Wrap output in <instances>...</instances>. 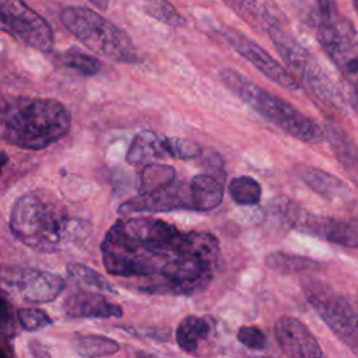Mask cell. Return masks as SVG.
I'll use <instances>...</instances> for the list:
<instances>
[{
  "mask_svg": "<svg viewBox=\"0 0 358 358\" xmlns=\"http://www.w3.org/2000/svg\"><path fill=\"white\" fill-rule=\"evenodd\" d=\"M108 274L133 280L144 294L189 296L204 291L221 266L218 239L204 231H182L154 217H124L101 243Z\"/></svg>",
  "mask_w": 358,
  "mask_h": 358,
  "instance_id": "6da1fadb",
  "label": "cell"
},
{
  "mask_svg": "<svg viewBox=\"0 0 358 358\" xmlns=\"http://www.w3.org/2000/svg\"><path fill=\"white\" fill-rule=\"evenodd\" d=\"M8 225L17 241L43 253L66 250L88 234V222L70 217L62 201L45 190L17 199Z\"/></svg>",
  "mask_w": 358,
  "mask_h": 358,
  "instance_id": "7a4b0ae2",
  "label": "cell"
},
{
  "mask_svg": "<svg viewBox=\"0 0 358 358\" xmlns=\"http://www.w3.org/2000/svg\"><path fill=\"white\" fill-rule=\"evenodd\" d=\"M71 126L67 108L52 98L0 99V140L27 150H42L63 138Z\"/></svg>",
  "mask_w": 358,
  "mask_h": 358,
  "instance_id": "3957f363",
  "label": "cell"
},
{
  "mask_svg": "<svg viewBox=\"0 0 358 358\" xmlns=\"http://www.w3.org/2000/svg\"><path fill=\"white\" fill-rule=\"evenodd\" d=\"M224 196V180L213 173H200L190 180L169 182L168 185L127 200L119 207L124 217L134 213L165 211H208L220 206Z\"/></svg>",
  "mask_w": 358,
  "mask_h": 358,
  "instance_id": "277c9868",
  "label": "cell"
},
{
  "mask_svg": "<svg viewBox=\"0 0 358 358\" xmlns=\"http://www.w3.org/2000/svg\"><path fill=\"white\" fill-rule=\"evenodd\" d=\"M220 77L232 94L294 138L308 144H317L324 138L323 129L315 120L282 98L267 92L241 73L232 69H222Z\"/></svg>",
  "mask_w": 358,
  "mask_h": 358,
  "instance_id": "5b68a950",
  "label": "cell"
},
{
  "mask_svg": "<svg viewBox=\"0 0 358 358\" xmlns=\"http://www.w3.org/2000/svg\"><path fill=\"white\" fill-rule=\"evenodd\" d=\"M63 25L88 49L117 63H138L140 55L131 38L117 25L85 6L62 10Z\"/></svg>",
  "mask_w": 358,
  "mask_h": 358,
  "instance_id": "8992f818",
  "label": "cell"
},
{
  "mask_svg": "<svg viewBox=\"0 0 358 358\" xmlns=\"http://www.w3.org/2000/svg\"><path fill=\"white\" fill-rule=\"evenodd\" d=\"M309 21L316 28L317 41L340 73L351 83L355 91L358 70V41L354 24L340 17L337 4L317 1L309 13Z\"/></svg>",
  "mask_w": 358,
  "mask_h": 358,
  "instance_id": "52a82bcc",
  "label": "cell"
},
{
  "mask_svg": "<svg viewBox=\"0 0 358 358\" xmlns=\"http://www.w3.org/2000/svg\"><path fill=\"white\" fill-rule=\"evenodd\" d=\"M275 49L281 55L285 64L291 69V76L301 80L302 85L322 103L333 109L344 112L345 98L338 87L330 80L327 73L322 69L317 60L310 55V52L303 48L287 29L275 28L267 34ZM299 83V87H301Z\"/></svg>",
  "mask_w": 358,
  "mask_h": 358,
  "instance_id": "ba28073f",
  "label": "cell"
},
{
  "mask_svg": "<svg viewBox=\"0 0 358 358\" xmlns=\"http://www.w3.org/2000/svg\"><path fill=\"white\" fill-rule=\"evenodd\" d=\"M301 284L310 306L317 312L330 330L347 344L352 352H357V312L350 301L317 278L306 277Z\"/></svg>",
  "mask_w": 358,
  "mask_h": 358,
  "instance_id": "9c48e42d",
  "label": "cell"
},
{
  "mask_svg": "<svg viewBox=\"0 0 358 358\" xmlns=\"http://www.w3.org/2000/svg\"><path fill=\"white\" fill-rule=\"evenodd\" d=\"M0 31L41 52L52 50L55 43L48 21L22 1L0 0Z\"/></svg>",
  "mask_w": 358,
  "mask_h": 358,
  "instance_id": "30bf717a",
  "label": "cell"
},
{
  "mask_svg": "<svg viewBox=\"0 0 358 358\" xmlns=\"http://www.w3.org/2000/svg\"><path fill=\"white\" fill-rule=\"evenodd\" d=\"M0 285L24 302L46 303L62 294L66 281L60 275L45 270L8 267L0 271Z\"/></svg>",
  "mask_w": 358,
  "mask_h": 358,
  "instance_id": "8fae6325",
  "label": "cell"
},
{
  "mask_svg": "<svg viewBox=\"0 0 358 358\" xmlns=\"http://www.w3.org/2000/svg\"><path fill=\"white\" fill-rule=\"evenodd\" d=\"M282 213L288 225L301 232L320 238L330 243H337L352 249L358 245L357 224L354 221L313 215L302 211L292 201L285 204Z\"/></svg>",
  "mask_w": 358,
  "mask_h": 358,
  "instance_id": "7c38bea8",
  "label": "cell"
},
{
  "mask_svg": "<svg viewBox=\"0 0 358 358\" xmlns=\"http://www.w3.org/2000/svg\"><path fill=\"white\" fill-rule=\"evenodd\" d=\"M224 36L243 59L253 64L270 81L285 90H299V84L291 73L253 39L235 29H224Z\"/></svg>",
  "mask_w": 358,
  "mask_h": 358,
  "instance_id": "4fadbf2b",
  "label": "cell"
},
{
  "mask_svg": "<svg viewBox=\"0 0 358 358\" xmlns=\"http://www.w3.org/2000/svg\"><path fill=\"white\" fill-rule=\"evenodd\" d=\"M274 336L288 358H324L316 337L296 317L281 316L277 319Z\"/></svg>",
  "mask_w": 358,
  "mask_h": 358,
  "instance_id": "5bb4252c",
  "label": "cell"
},
{
  "mask_svg": "<svg viewBox=\"0 0 358 358\" xmlns=\"http://www.w3.org/2000/svg\"><path fill=\"white\" fill-rule=\"evenodd\" d=\"M166 157L179 159V137H165L144 130L133 138L126 161L130 165H141Z\"/></svg>",
  "mask_w": 358,
  "mask_h": 358,
  "instance_id": "9a60e30c",
  "label": "cell"
},
{
  "mask_svg": "<svg viewBox=\"0 0 358 358\" xmlns=\"http://www.w3.org/2000/svg\"><path fill=\"white\" fill-rule=\"evenodd\" d=\"M63 310L69 317L109 319L122 317L120 305L109 302L101 292L78 291L69 295L63 302Z\"/></svg>",
  "mask_w": 358,
  "mask_h": 358,
  "instance_id": "2e32d148",
  "label": "cell"
},
{
  "mask_svg": "<svg viewBox=\"0 0 358 358\" xmlns=\"http://www.w3.org/2000/svg\"><path fill=\"white\" fill-rule=\"evenodd\" d=\"M241 18H243L252 28L268 34L275 28L287 25V17L271 1H225Z\"/></svg>",
  "mask_w": 358,
  "mask_h": 358,
  "instance_id": "e0dca14e",
  "label": "cell"
},
{
  "mask_svg": "<svg viewBox=\"0 0 358 358\" xmlns=\"http://www.w3.org/2000/svg\"><path fill=\"white\" fill-rule=\"evenodd\" d=\"M299 176L302 182L312 189L315 193H317L320 197L336 201H348L354 199L352 190L337 176L317 169V168H302L299 172Z\"/></svg>",
  "mask_w": 358,
  "mask_h": 358,
  "instance_id": "ac0fdd59",
  "label": "cell"
},
{
  "mask_svg": "<svg viewBox=\"0 0 358 358\" xmlns=\"http://www.w3.org/2000/svg\"><path fill=\"white\" fill-rule=\"evenodd\" d=\"M331 151L334 152L338 162L344 166L351 180H357V147L350 136L336 123H327L323 130Z\"/></svg>",
  "mask_w": 358,
  "mask_h": 358,
  "instance_id": "d6986e66",
  "label": "cell"
},
{
  "mask_svg": "<svg viewBox=\"0 0 358 358\" xmlns=\"http://www.w3.org/2000/svg\"><path fill=\"white\" fill-rule=\"evenodd\" d=\"M213 330V324L208 319L189 315L180 320L176 329V343L178 345L189 352L194 354L199 351L200 344L208 338Z\"/></svg>",
  "mask_w": 358,
  "mask_h": 358,
  "instance_id": "ffe728a7",
  "label": "cell"
},
{
  "mask_svg": "<svg viewBox=\"0 0 358 358\" xmlns=\"http://www.w3.org/2000/svg\"><path fill=\"white\" fill-rule=\"evenodd\" d=\"M73 347L83 358L109 357L120 350L116 340L99 334H76L73 338Z\"/></svg>",
  "mask_w": 358,
  "mask_h": 358,
  "instance_id": "44dd1931",
  "label": "cell"
},
{
  "mask_svg": "<svg viewBox=\"0 0 358 358\" xmlns=\"http://www.w3.org/2000/svg\"><path fill=\"white\" fill-rule=\"evenodd\" d=\"M264 263L268 268L281 273V274H289V273H298L310 270L317 263L312 259L296 256V255H288L284 252H274L266 256Z\"/></svg>",
  "mask_w": 358,
  "mask_h": 358,
  "instance_id": "7402d4cb",
  "label": "cell"
},
{
  "mask_svg": "<svg viewBox=\"0 0 358 358\" xmlns=\"http://www.w3.org/2000/svg\"><path fill=\"white\" fill-rule=\"evenodd\" d=\"M228 192L231 199L239 206H255L262 197L260 183L250 176L234 178L228 186Z\"/></svg>",
  "mask_w": 358,
  "mask_h": 358,
  "instance_id": "603a6c76",
  "label": "cell"
},
{
  "mask_svg": "<svg viewBox=\"0 0 358 358\" xmlns=\"http://www.w3.org/2000/svg\"><path fill=\"white\" fill-rule=\"evenodd\" d=\"M67 273L74 281H77L85 287L94 288L101 292H109V294H115V295L117 294V291L113 288V285L101 273H98L95 268H92L90 266H85L83 263H71L67 266Z\"/></svg>",
  "mask_w": 358,
  "mask_h": 358,
  "instance_id": "cb8c5ba5",
  "label": "cell"
},
{
  "mask_svg": "<svg viewBox=\"0 0 358 358\" xmlns=\"http://www.w3.org/2000/svg\"><path fill=\"white\" fill-rule=\"evenodd\" d=\"M60 59L66 67L76 70L83 76H95L101 70V62L95 56H91L77 48L64 50Z\"/></svg>",
  "mask_w": 358,
  "mask_h": 358,
  "instance_id": "d4e9b609",
  "label": "cell"
},
{
  "mask_svg": "<svg viewBox=\"0 0 358 358\" xmlns=\"http://www.w3.org/2000/svg\"><path fill=\"white\" fill-rule=\"evenodd\" d=\"M175 178V171L172 166L166 165H148L141 172V189L140 193H148L157 190Z\"/></svg>",
  "mask_w": 358,
  "mask_h": 358,
  "instance_id": "484cf974",
  "label": "cell"
},
{
  "mask_svg": "<svg viewBox=\"0 0 358 358\" xmlns=\"http://www.w3.org/2000/svg\"><path fill=\"white\" fill-rule=\"evenodd\" d=\"M144 13L152 17L157 21L172 27H183L186 25V20L178 13V10L168 1L155 0L144 4Z\"/></svg>",
  "mask_w": 358,
  "mask_h": 358,
  "instance_id": "4316f807",
  "label": "cell"
},
{
  "mask_svg": "<svg viewBox=\"0 0 358 358\" xmlns=\"http://www.w3.org/2000/svg\"><path fill=\"white\" fill-rule=\"evenodd\" d=\"M17 320L27 331H38L52 324V317L38 308H21L17 310Z\"/></svg>",
  "mask_w": 358,
  "mask_h": 358,
  "instance_id": "83f0119b",
  "label": "cell"
},
{
  "mask_svg": "<svg viewBox=\"0 0 358 358\" xmlns=\"http://www.w3.org/2000/svg\"><path fill=\"white\" fill-rule=\"evenodd\" d=\"M239 343L250 350H263L267 345L266 334L256 326H242L236 334Z\"/></svg>",
  "mask_w": 358,
  "mask_h": 358,
  "instance_id": "f1b7e54d",
  "label": "cell"
},
{
  "mask_svg": "<svg viewBox=\"0 0 358 358\" xmlns=\"http://www.w3.org/2000/svg\"><path fill=\"white\" fill-rule=\"evenodd\" d=\"M0 331L6 337H14L15 334V317L10 302L0 292Z\"/></svg>",
  "mask_w": 358,
  "mask_h": 358,
  "instance_id": "f546056e",
  "label": "cell"
},
{
  "mask_svg": "<svg viewBox=\"0 0 358 358\" xmlns=\"http://www.w3.org/2000/svg\"><path fill=\"white\" fill-rule=\"evenodd\" d=\"M29 350H31V354L34 358H50L48 348L43 344H41L38 340L31 341Z\"/></svg>",
  "mask_w": 358,
  "mask_h": 358,
  "instance_id": "4dcf8cb0",
  "label": "cell"
},
{
  "mask_svg": "<svg viewBox=\"0 0 358 358\" xmlns=\"http://www.w3.org/2000/svg\"><path fill=\"white\" fill-rule=\"evenodd\" d=\"M7 161H8V157H7V154H6L4 151H1V150H0V175H1V171H3L4 165L7 164Z\"/></svg>",
  "mask_w": 358,
  "mask_h": 358,
  "instance_id": "1f68e13d",
  "label": "cell"
},
{
  "mask_svg": "<svg viewBox=\"0 0 358 358\" xmlns=\"http://www.w3.org/2000/svg\"><path fill=\"white\" fill-rule=\"evenodd\" d=\"M137 358H155V357H154V355H150V354H147V352L140 351L138 355H137Z\"/></svg>",
  "mask_w": 358,
  "mask_h": 358,
  "instance_id": "d6a6232c",
  "label": "cell"
},
{
  "mask_svg": "<svg viewBox=\"0 0 358 358\" xmlns=\"http://www.w3.org/2000/svg\"><path fill=\"white\" fill-rule=\"evenodd\" d=\"M0 358H10V357L7 355V352L3 350L1 345H0Z\"/></svg>",
  "mask_w": 358,
  "mask_h": 358,
  "instance_id": "836d02e7",
  "label": "cell"
}]
</instances>
